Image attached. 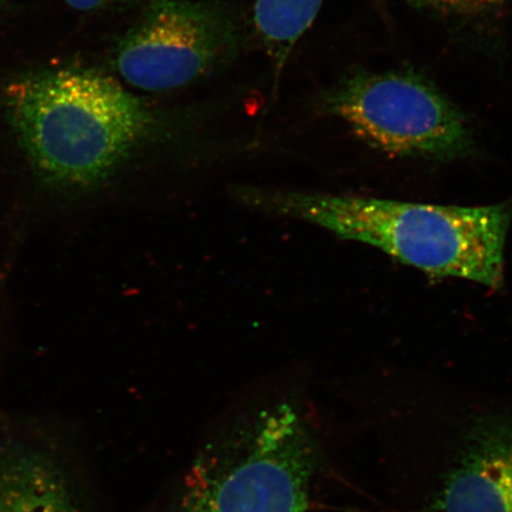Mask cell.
<instances>
[{"instance_id": "obj_1", "label": "cell", "mask_w": 512, "mask_h": 512, "mask_svg": "<svg viewBox=\"0 0 512 512\" xmlns=\"http://www.w3.org/2000/svg\"><path fill=\"white\" fill-rule=\"evenodd\" d=\"M6 113L32 165L54 187L104 184L156 131L155 115L117 80L60 69L11 82Z\"/></svg>"}, {"instance_id": "obj_2", "label": "cell", "mask_w": 512, "mask_h": 512, "mask_svg": "<svg viewBox=\"0 0 512 512\" xmlns=\"http://www.w3.org/2000/svg\"><path fill=\"white\" fill-rule=\"evenodd\" d=\"M273 201L285 214L368 243L432 277L476 281L494 290L503 284L510 203L435 206L297 192Z\"/></svg>"}, {"instance_id": "obj_3", "label": "cell", "mask_w": 512, "mask_h": 512, "mask_svg": "<svg viewBox=\"0 0 512 512\" xmlns=\"http://www.w3.org/2000/svg\"><path fill=\"white\" fill-rule=\"evenodd\" d=\"M319 464L305 419L290 403L262 408L204 447L177 512H306Z\"/></svg>"}, {"instance_id": "obj_4", "label": "cell", "mask_w": 512, "mask_h": 512, "mask_svg": "<svg viewBox=\"0 0 512 512\" xmlns=\"http://www.w3.org/2000/svg\"><path fill=\"white\" fill-rule=\"evenodd\" d=\"M326 105L364 142L388 155L446 162L475 152L462 111L411 72H357L332 89Z\"/></svg>"}, {"instance_id": "obj_5", "label": "cell", "mask_w": 512, "mask_h": 512, "mask_svg": "<svg viewBox=\"0 0 512 512\" xmlns=\"http://www.w3.org/2000/svg\"><path fill=\"white\" fill-rule=\"evenodd\" d=\"M240 43L238 19L226 5L150 0L120 38L114 63L128 85L169 92L227 66Z\"/></svg>"}, {"instance_id": "obj_6", "label": "cell", "mask_w": 512, "mask_h": 512, "mask_svg": "<svg viewBox=\"0 0 512 512\" xmlns=\"http://www.w3.org/2000/svg\"><path fill=\"white\" fill-rule=\"evenodd\" d=\"M435 512H512V420L483 418L467 431Z\"/></svg>"}, {"instance_id": "obj_7", "label": "cell", "mask_w": 512, "mask_h": 512, "mask_svg": "<svg viewBox=\"0 0 512 512\" xmlns=\"http://www.w3.org/2000/svg\"><path fill=\"white\" fill-rule=\"evenodd\" d=\"M0 512H89L67 459L43 441L0 439Z\"/></svg>"}, {"instance_id": "obj_8", "label": "cell", "mask_w": 512, "mask_h": 512, "mask_svg": "<svg viewBox=\"0 0 512 512\" xmlns=\"http://www.w3.org/2000/svg\"><path fill=\"white\" fill-rule=\"evenodd\" d=\"M322 4L323 0H256L255 29L277 67L284 66Z\"/></svg>"}, {"instance_id": "obj_9", "label": "cell", "mask_w": 512, "mask_h": 512, "mask_svg": "<svg viewBox=\"0 0 512 512\" xmlns=\"http://www.w3.org/2000/svg\"><path fill=\"white\" fill-rule=\"evenodd\" d=\"M409 2L444 12V14L477 16L498 8L504 0H409Z\"/></svg>"}, {"instance_id": "obj_10", "label": "cell", "mask_w": 512, "mask_h": 512, "mask_svg": "<svg viewBox=\"0 0 512 512\" xmlns=\"http://www.w3.org/2000/svg\"><path fill=\"white\" fill-rule=\"evenodd\" d=\"M70 8L83 12L126 11L150 0H66Z\"/></svg>"}]
</instances>
